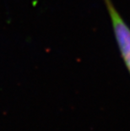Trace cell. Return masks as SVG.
Segmentation results:
<instances>
[{"label":"cell","instance_id":"1","mask_svg":"<svg viewBox=\"0 0 130 131\" xmlns=\"http://www.w3.org/2000/svg\"><path fill=\"white\" fill-rule=\"evenodd\" d=\"M121 57L130 74V27L124 20L112 0H103Z\"/></svg>","mask_w":130,"mask_h":131}]
</instances>
